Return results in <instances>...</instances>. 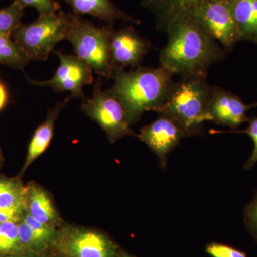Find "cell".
Returning <instances> with one entry per match:
<instances>
[{
    "label": "cell",
    "instance_id": "obj_28",
    "mask_svg": "<svg viewBox=\"0 0 257 257\" xmlns=\"http://www.w3.org/2000/svg\"><path fill=\"white\" fill-rule=\"evenodd\" d=\"M25 209H0V224L5 222H20Z\"/></svg>",
    "mask_w": 257,
    "mask_h": 257
},
{
    "label": "cell",
    "instance_id": "obj_19",
    "mask_svg": "<svg viewBox=\"0 0 257 257\" xmlns=\"http://www.w3.org/2000/svg\"><path fill=\"white\" fill-rule=\"evenodd\" d=\"M30 62L25 52L10 36L0 35V64L23 69Z\"/></svg>",
    "mask_w": 257,
    "mask_h": 257
},
{
    "label": "cell",
    "instance_id": "obj_4",
    "mask_svg": "<svg viewBox=\"0 0 257 257\" xmlns=\"http://www.w3.org/2000/svg\"><path fill=\"white\" fill-rule=\"evenodd\" d=\"M113 25L98 27L70 13L66 40L73 47L75 55L93 71L106 78H113L114 68L111 60L110 40Z\"/></svg>",
    "mask_w": 257,
    "mask_h": 257
},
{
    "label": "cell",
    "instance_id": "obj_22",
    "mask_svg": "<svg viewBox=\"0 0 257 257\" xmlns=\"http://www.w3.org/2000/svg\"><path fill=\"white\" fill-rule=\"evenodd\" d=\"M20 233V247L22 251H32L39 252L48 245L40 239L26 223L23 220L18 223Z\"/></svg>",
    "mask_w": 257,
    "mask_h": 257
},
{
    "label": "cell",
    "instance_id": "obj_3",
    "mask_svg": "<svg viewBox=\"0 0 257 257\" xmlns=\"http://www.w3.org/2000/svg\"><path fill=\"white\" fill-rule=\"evenodd\" d=\"M212 90L207 72L184 76L175 83L167 101L156 111L174 120L193 136L201 131L206 121V109Z\"/></svg>",
    "mask_w": 257,
    "mask_h": 257
},
{
    "label": "cell",
    "instance_id": "obj_7",
    "mask_svg": "<svg viewBox=\"0 0 257 257\" xmlns=\"http://www.w3.org/2000/svg\"><path fill=\"white\" fill-rule=\"evenodd\" d=\"M54 244L64 257H117V247L106 235L94 230L66 226Z\"/></svg>",
    "mask_w": 257,
    "mask_h": 257
},
{
    "label": "cell",
    "instance_id": "obj_1",
    "mask_svg": "<svg viewBox=\"0 0 257 257\" xmlns=\"http://www.w3.org/2000/svg\"><path fill=\"white\" fill-rule=\"evenodd\" d=\"M165 32L168 40L160 52V67L174 75L204 73L224 60V49L192 15L177 19Z\"/></svg>",
    "mask_w": 257,
    "mask_h": 257
},
{
    "label": "cell",
    "instance_id": "obj_24",
    "mask_svg": "<svg viewBox=\"0 0 257 257\" xmlns=\"http://www.w3.org/2000/svg\"><path fill=\"white\" fill-rule=\"evenodd\" d=\"M245 227L257 243V190L251 202L243 209Z\"/></svg>",
    "mask_w": 257,
    "mask_h": 257
},
{
    "label": "cell",
    "instance_id": "obj_12",
    "mask_svg": "<svg viewBox=\"0 0 257 257\" xmlns=\"http://www.w3.org/2000/svg\"><path fill=\"white\" fill-rule=\"evenodd\" d=\"M139 139L156 154L162 167L167 165V155L180 143L181 140L190 135L174 120L159 114L155 121L144 126L138 135Z\"/></svg>",
    "mask_w": 257,
    "mask_h": 257
},
{
    "label": "cell",
    "instance_id": "obj_13",
    "mask_svg": "<svg viewBox=\"0 0 257 257\" xmlns=\"http://www.w3.org/2000/svg\"><path fill=\"white\" fill-rule=\"evenodd\" d=\"M206 0H142L141 5L155 18L156 28L165 31L177 19L187 16Z\"/></svg>",
    "mask_w": 257,
    "mask_h": 257
},
{
    "label": "cell",
    "instance_id": "obj_16",
    "mask_svg": "<svg viewBox=\"0 0 257 257\" xmlns=\"http://www.w3.org/2000/svg\"><path fill=\"white\" fill-rule=\"evenodd\" d=\"M28 188L27 212L35 220L55 229L61 219L49 194L35 182L29 184Z\"/></svg>",
    "mask_w": 257,
    "mask_h": 257
},
{
    "label": "cell",
    "instance_id": "obj_27",
    "mask_svg": "<svg viewBox=\"0 0 257 257\" xmlns=\"http://www.w3.org/2000/svg\"><path fill=\"white\" fill-rule=\"evenodd\" d=\"M248 122V127L241 131V133L247 134L252 140L253 150L251 156L246 161L243 167L245 170H251L257 163V117L249 118Z\"/></svg>",
    "mask_w": 257,
    "mask_h": 257
},
{
    "label": "cell",
    "instance_id": "obj_32",
    "mask_svg": "<svg viewBox=\"0 0 257 257\" xmlns=\"http://www.w3.org/2000/svg\"><path fill=\"white\" fill-rule=\"evenodd\" d=\"M3 161H4V158H3V154H2L1 150H0V166L3 165Z\"/></svg>",
    "mask_w": 257,
    "mask_h": 257
},
{
    "label": "cell",
    "instance_id": "obj_6",
    "mask_svg": "<svg viewBox=\"0 0 257 257\" xmlns=\"http://www.w3.org/2000/svg\"><path fill=\"white\" fill-rule=\"evenodd\" d=\"M81 109L101 126L111 143L124 137H138L130 127L122 104L108 90H101L99 83L92 98L84 99Z\"/></svg>",
    "mask_w": 257,
    "mask_h": 257
},
{
    "label": "cell",
    "instance_id": "obj_2",
    "mask_svg": "<svg viewBox=\"0 0 257 257\" xmlns=\"http://www.w3.org/2000/svg\"><path fill=\"white\" fill-rule=\"evenodd\" d=\"M173 76L161 67L115 69L114 85L107 90L122 104L128 123L133 125L144 113L156 111L165 104L175 83Z\"/></svg>",
    "mask_w": 257,
    "mask_h": 257
},
{
    "label": "cell",
    "instance_id": "obj_5",
    "mask_svg": "<svg viewBox=\"0 0 257 257\" xmlns=\"http://www.w3.org/2000/svg\"><path fill=\"white\" fill-rule=\"evenodd\" d=\"M70 13L63 11L40 15L35 21L22 24L11 37L23 49L30 61H45L57 43L65 40Z\"/></svg>",
    "mask_w": 257,
    "mask_h": 257
},
{
    "label": "cell",
    "instance_id": "obj_23",
    "mask_svg": "<svg viewBox=\"0 0 257 257\" xmlns=\"http://www.w3.org/2000/svg\"><path fill=\"white\" fill-rule=\"evenodd\" d=\"M22 220L24 222L26 223L27 224L30 226L32 229V231L35 233L40 238L43 240L47 245L50 244L52 241L55 239L57 232L56 229L54 228L50 227L40 223V221L35 220L32 216L27 212V211L24 213Z\"/></svg>",
    "mask_w": 257,
    "mask_h": 257
},
{
    "label": "cell",
    "instance_id": "obj_11",
    "mask_svg": "<svg viewBox=\"0 0 257 257\" xmlns=\"http://www.w3.org/2000/svg\"><path fill=\"white\" fill-rule=\"evenodd\" d=\"M257 106V102L246 104L236 94L219 87H213L206 109V121L237 128L248 122L246 114L249 109Z\"/></svg>",
    "mask_w": 257,
    "mask_h": 257
},
{
    "label": "cell",
    "instance_id": "obj_25",
    "mask_svg": "<svg viewBox=\"0 0 257 257\" xmlns=\"http://www.w3.org/2000/svg\"><path fill=\"white\" fill-rule=\"evenodd\" d=\"M24 8H35L38 11L40 15L51 14L57 13L60 10L59 2L55 0H15Z\"/></svg>",
    "mask_w": 257,
    "mask_h": 257
},
{
    "label": "cell",
    "instance_id": "obj_20",
    "mask_svg": "<svg viewBox=\"0 0 257 257\" xmlns=\"http://www.w3.org/2000/svg\"><path fill=\"white\" fill-rule=\"evenodd\" d=\"M18 223L0 224V256L23 251L20 247Z\"/></svg>",
    "mask_w": 257,
    "mask_h": 257
},
{
    "label": "cell",
    "instance_id": "obj_18",
    "mask_svg": "<svg viewBox=\"0 0 257 257\" xmlns=\"http://www.w3.org/2000/svg\"><path fill=\"white\" fill-rule=\"evenodd\" d=\"M28 192L20 179L0 176V209H26Z\"/></svg>",
    "mask_w": 257,
    "mask_h": 257
},
{
    "label": "cell",
    "instance_id": "obj_30",
    "mask_svg": "<svg viewBox=\"0 0 257 257\" xmlns=\"http://www.w3.org/2000/svg\"><path fill=\"white\" fill-rule=\"evenodd\" d=\"M0 257H40L39 252L32 251H20V252L13 253V254L0 256Z\"/></svg>",
    "mask_w": 257,
    "mask_h": 257
},
{
    "label": "cell",
    "instance_id": "obj_29",
    "mask_svg": "<svg viewBox=\"0 0 257 257\" xmlns=\"http://www.w3.org/2000/svg\"><path fill=\"white\" fill-rule=\"evenodd\" d=\"M8 92L6 86L0 81V111L4 109L8 101Z\"/></svg>",
    "mask_w": 257,
    "mask_h": 257
},
{
    "label": "cell",
    "instance_id": "obj_21",
    "mask_svg": "<svg viewBox=\"0 0 257 257\" xmlns=\"http://www.w3.org/2000/svg\"><path fill=\"white\" fill-rule=\"evenodd\" d=\"M25 8L16 1L0 9V35L11 37L13 32L22 25Z\"/></svg>",
    "mask_w": 257,
    "mask_h": 257
},
{
    "label": "cell",
    "instance_id": "obj_26",
    "mask_svg": "<svg viewBox=\"0 0 257 257\" xmlns=\"http://www.w3.org/2000/svg\"><path fill=\"white\" fill-rule=\"evenodd\" d=\"M206 251L212 257H247L246 253L234 247L219 243H211Z\"/></svg>",
    "mask_w": 257,
    "mask_h": 257
},
{
    "label": "cell",
    "instance_id": "obj_31",
    "mask_svg": "<svg viewBox=\"0 0 257 257\" xmlns=\"http://www.w3.org/2000/svg\"><path fill=\"white\" fill-rule=\"evenodd\" d=\"M117 257H133L130 256V255L127 254L126 253L121 252L119 253Z\"/></svg>",
    "mask_w": 257,
    "mask_h": 257
},
{
    "label": "cell",
    "instance_id": "obj_8",
    "mask_svg": "<svg viewBox=\"0 0 257 257\" xmlns=\"http://www.w3.org/2000/svg\"><path fill=\"white\" fill-rule=\"evenodd\" d=\"M202 25L225 51L240 41L229 0H206L190 15Z\"/></svg>",
    "mask_w": 257,
    "mask_h": 257
},
{
    "label": "cell",
    "instance_id": "obj_9",
    "mask_svg": "<svg viewBox=\"0 0 257 257\" xmlns=\"http://www.w3.org/2000/svg\"><path fill=\"white\" fill-rule=\"evenodd\" d=\"M60 59V66L53 77L45 81L30 79L31 84L40 87H49L55 92H69L70 98L84 99L83 87L92 84V69L76 55H66L60 51H53Z\"/></svg>",
    "mask_w": 257,
    "mask_h": 257
},
{
    "label": "cell",
    "instance_id": "obj_17",
    "mask_svg": "<svg viewBox=\"0 0 257 257\" xmlns=\"http://www.w3.org/2000/svg\"><path fill=\"white\" fill-rule=\"evenodd\" d=\"M239 40L257 44V0H229Z\"/></svg>",
    "mask_w": 257,
    "mask_h": 257
},
{
    "label": "cell",
    "instance_id": "obj_15",
    "mask_svg": "<svg viewBox=\"0 0 257 257\" xmlns=\"http://www.w3.org/2000/svg\"><path fill=\"white\" fill-rule=\"evenodd\" d=\"M70 99L69 96L64 101L57 102L53 108L49 110L46 119L37 128L29 145L28 155L21 174H23L32 162L38 158L50 145L53 137L56 120L60 111L65 107L66 104Z\"/></svg>",
    "mask_w": 257,
    "mask_h": 257
},
{
    "label": "cell",
    "instance_id": "obj_14",
    "mask_svg": "<svg viewBox=\"0 0 257 257\" xmlns=\"http://www.w3.org/2000/svg\"><path fill=\"white\" fill-rule=\"evenodd\" d=\"M71 7L74 14L89 15L113 25L117 20L140 24L141 22L120 9L112 0H64Z\"/></svg>",
    "mask_w": 257,
    "mask_h": 257
},
{
    "label": "cell",
    "instance_id": "obj_10",
    "mask_svg": "<svg viewBox=\"0 0 257 257\" xmlns=\"http://www.w3.org/2000/svg\"><path fill=\"white\" fill-rule=\"evenodd\" d=\"M151 42L132 25L114 30L111 37V60L114 69L140 67L151 49Z\"/></svg>",
    "mask_w": 257,
    "mask_h": 257
}]
</instances>
